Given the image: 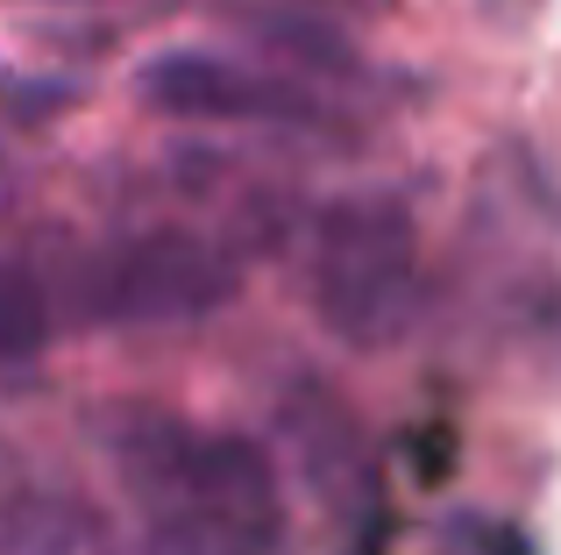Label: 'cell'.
Instances as JSON below:
<instances>
[{
	"instance_id": "7",
	"label": "cell",
	"mask_w": 561,
	"mask_h": 555,
	"mask_svg": "<svg viewBox=\"0 0 561 555\" xmlns=\"http://www.w3.org/2000/svg\"><path fill=\"white\" fill-rule=\"evenodd\" d=\"M0 171H8V165H0Z\"/></svg>"
},
{
	"instance_id": "3",
	"label": "cell",
	"mask_w": 561,
	"mask_h": 555,
	"mask_svg": "<svg viewBox=\"0 0 561 555\" xmlns=\"http://www.w3.org/2000/svg\"><path fill=\"white\" fill-rule=\"evenodd\" d=\"M242 271H234L228 242L199 236V228H136L122 242H100V257L79 278V299L107 328H185L234 299Z\"/></svg>"
},
{
	"instance_id": "2",
	"label": "cell",
	"mask_w": 561,
	"mask_h": 555,
	"mask_svg": "<svg viewBox=\"0 0 561 555\" xmlns=\"http://www.w3.org/2000/svg\"><path fill=\"white\" fill-rule=\"evenodd\" d=\"M426 250L398 193H342L306 228V299L342 349H391L420 320Z\"/></svg>"
},
{
	"instance_id": "4",
	"label": "cell",
	"mask_w": 561,
	"mask_h": 555,
	"mask_svg": "<svg viewBox=\"0 0 561 555\" xmlns=\"http://www.w3.org/2000/svg\"><path fill=\"white\" fill-rule=\"evenodd\" d=\"M136 100L179 128H328V100L263 57L171 43L136 65Z\"/></svg>"
},
{
	"instance_id": "5",
	"label": "cell",
	"mask_w": 561,
	"mask_h": 555,
	"mask_svg": "<svg viewBox=\"0 0 561 555\" xmlns=\"http://www.w3.org/2000/svg\"><path fill=\"white\" fill-rule=\"evenodd\" d=\"M50 285L36 278V264H22V257H0V363H36L43 349H50Z\"/></svg>"
},
{
	"instance_id": "6",
	"label": "cell",
	"mask_w": 561,
	"mask_h": 555,
	"mask_svg": "<svg viewBox=\"0 0 561 555\" xmlns=\"http://www.w3.org/2000/svg\"><path fill=\"white\" fill-rule=\"evenodd\" d=\"M477 8H534V0H477Z\"/></svg>"
},
{
	"instance_id": "1",
	"label": "cell",
	"mask_w": 561,
	"mask_h": 555,
	"mask_svg": "<svg viewBox=\"0 0 561 555\" xmlns=\"http://www.w3.org/2000/svg\"><path fill=\"white\" fill-rule=\"evenodd\" d=\"M93 434L142 555H285V491L249 434L150 399L100 406Z\"/></svg>"
}]
</instances>
